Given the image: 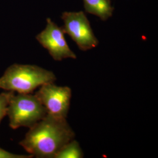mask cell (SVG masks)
I'll return each mask as SVG.
<instances>
[{
	"mask_svg": "<svg viewBox=\"0 0 158 158\" xmlns=\"http://www.w3.org/2000/svg\"><path fill=\"white\" fill-rule=\"evenodd\" d=\"M74 136L66 119L47 114L29 128L19 145L33 157L55 158L63 146L74 139Z\"/></svg>",
	"mask_w": 158,
	"mask_h": 158,
	"instance_id": "cell-1",
	"label": "cell"
},
{
	"mask_svg": "<svg viewBox=\"0 0 158 158\" xmlns=\"http://www.w3.org/2000/svg\"><path fill=\"white\" fill-rule=\"evenodd\" d=\"M56 79L52 72L40 66L14 64L7 68L0 77V89L30 94L42 85L54 83Z\"/></svg>",
	"mask_w": 158,
	"mask_h": 158,
	"instance_id": "cell-2",
	"label": "cell"
},
{
	"mask_svg": "<svg viewBox=\"0 0 158 158\" xmlns=\"http://www.w3.org/2000/svg\"><path fill=\"white\" fill-rule=\"evenodd\" d=\"M45 107L35 95L14 93L7 108L10 126L15 130L20 127L31 128L47 115Z\"/></svg>",
	"mask_w": 158,
	"mask_h": 158,
	"instance_id": "cell-3",
	"label": "cell"
},
{
	"mask_svg": "<svg viewBox=\"0 0 158 158\" xmlns=\"http://www.w3.org/2000/svg\"><path fill=\"white\" fill-rule=\"evenodd\" d=\"M62 19L64 21L62 28L64 34L71 37L80 50L89 51L98 45V40L83 12H64Z\"/></svg>",
	"mask_w": 158,
	"mask_h": 158,
	"instance_id": "cell-4",
	"label": "cell"
},
{
	"mask_svg": "<svg viewBox=\"0 0 158 158\" xmlns=\"http://www.w3.org/2000/svg\"><path fill=\"white\" fill-rule=\"evenodd\" d=\"M35 95L45 107L48 114L66 119L72 98L70 88L49 83L41 85Z\"/></svg>",
	"mask_w": 158,
	"mask_h": 158,
	"instance_id": "cell-5",
	"label": "cell"
},
{
	"mask_svg": "<svg viewBox=\"0 0 158 158\" xmlns=\"http://www.w3.org/2000/svg\"><path fill=\"white\" fill-rule=\"evenodd\" d=\"M46 21L45 29L36 37L40 44L48 51L56 61L68 58L76 59V55L70 49L65 40L62 27H59L49 18Z\"/></svg>",
	"mask_w": 158,
	"mask_h": 158,
	"instance_id": "cell-6",
	"label": "cell"
},
{
	"mask_svg": "<svg viewBox=\"0 0 158 158\" xmlns=\"http://www.w3.org/2000/svg\"><path fill=\"white\" fill-rule=\"evenodd\" d=\"M85 11L95 15L102 21H106L113 15L114 8L110 0H83Z\"/></svg>",
	"mask_w": 158,
	"mask_h": 158,
	"instance_id": "cell-7",
	"label": "cell"
},
{
	"mask_svg": "<svg viewBox=\"0 0 158 158\" xmlns=\"http://www.w3.org/2000/svg\"><path fill=\"white\" fill-rule=\"evenodd\" d=\"M83 156L79 142L73 139L63 146L55 158H82Z\"/></svg>",
	"mask_w": 158,
	"mask_h": 158,
	"instance_id": "cell-8",
	"label": "cell"
},
{
	"mask_svg": "<svg viewBox=\"0 0 158 158\" xmlns=\"http://www.w3.org/2000/svg\"><path fill=\"white\" fill-rule=\"evenodd\" d=\"M14 93V91H8L7 92H2L0 94V123L6 115L8 103Z\"/></svg>",
	"mask_w": 158,
	"mask_h": 158,
	"instance_id": "cell-9",
	"label": "cell"
},
{
	"mask_svg": "<svg viewBox=\"0 0 158 158\" xmlns=\"http://www.w3.org/2000/svg\"><path fill=\"white\" fill-rule=\"evenodd\" d=\"M33 157L31 155H17L15 153L10 152L0 148V158H29Z\"/></svg>",
	"mask_w": 158,
	"mask_h": 158,
	"instance_id": "cell-10",
	"label": "cell"
}]
</instances>
